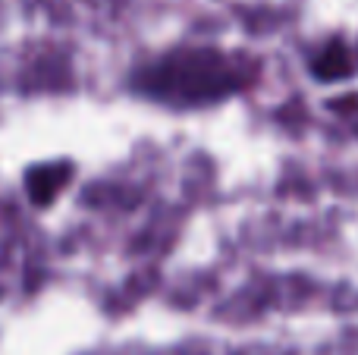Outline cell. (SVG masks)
Returning a JSON list of instances; mask_svg holds the SVG:
<instances>
[{
    "instance_id": "obj_1",
    "label": "cell",
    "mask_w": 358,
    "mask_h": 355,
    "mask_svg": "<svg viewBox=\"0 0 358 355\" xmlns=\"http://www.w3.org/2000/svg\"><path fill=\"white\" fill-rule=\"evenodd\" d=\"M155 92L164 94H185V98H201V94H217L229 85V73L214 60V57L189 54L179 60H167L151 75Z\"/></svg>"
},
{
    "instance_id": "obj_2",
    "label": "cell",
    "mask_w": 358,
    "mask_h": 355,
    "mask_svg": "<svg viewBox=\"0 0 358 355\" xmlns=\"http://www.w3.org/2000/svg\"><path fill=\"white\" fill-rule=\"evenodd\" d=\"M69 182V164H41L29 173V195L35 205H48Z\"/></svg>"
},
{
    "instance_id": "obj_3",
    "label": "cell",
    "mask_w": 358,
    "mask_h": 355,
    "mask_svg": "<svg viewBox=\"0 0 358 355\" xmlns=\"http://www.w3.org/2000/svg\"><path fill=\"white\" fill-rule=\"evenodd\" d=\"M315 69L321 73V79H343V75L349 73V57H346V50L343 48H330L327 54H321L317 57V63H315Z\"/></svg>"
}]
</instances>
